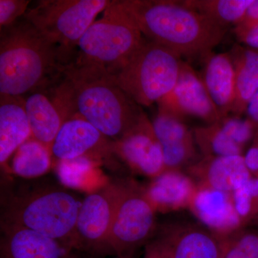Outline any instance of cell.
Here are the masks:
<instances>
[{
  "label": "cell",
  "mask_w": 258,
  "mask_h": 258,
  "mask_svg": "<svg viewBox=\"0 0 258 258\" xmlns=\"http://www.w3.org/2000/svg\"><path fill=\"white\" fill-rule=\"evenodd\" d=\"M224 132L235 144L243 149L251 140H253L257 128L248 118L242 119L235 115H227L218 121Z\"/></svg>",
  "instance_id": "29"
},
{
  "label": "cell",
  "mask_w": 258,
  "mask_h": 258,
  "mask_svg": "<svg viewBox=\"0 0 258 258\" xmlns=\"http://www.w3.org/2000/svg\"><path fill=\"white\" fill-rule=\"evenodd\" d=\"M157 104L159 111L170 113L181 120L186 117H195L211 124L222 118L201 77L184 60L175 86Z\"/></svg>",
  "instance_id": "12"
},
{
  "label": "cell",
  "mask_w": 258,
  "mask_h": 258,
  "mask_svg": "<svg viewBox=\"0 0 258 258\" xmlns=\"http://www.w3.org/2000/svg\"><path fill=\"white\" fill-rule=\"evenodd\" d=\"M52 159L50 149L30 137L15 152L11 171L24 179L40 177L50 171Z\"/></svg>",
  "instance_id": "23"
},
{
  "label": "cell",
  "mask_w": 258,
  "mask_h": 258,
  "mask_svg": "<svg viewBox=\"0 0 258 258\" xmlns=\"http://www.w3.org/2000/svg\"><path fill=\"white\" fill-rule=\"evenodd\" d=\"M152 123L162 149L194 139L193 131L189 130L184 120L166 112L158 110Z\"/></svg>",
  "instance_id": "27"
},
{
  "label": "cell",
  "mask_w": 258,
  "mask_h": 258,
  "mask_svg": "<svg viewBox=\"0 0 258 258\" xmlns=\"http://www.w3.org/2000/svg\"><path fill=\"white\" fill-rule=\"evenodd\" d=\"M144 258H158L156 257V256L153 255L152 254L149 253V252H146L145 251V256H144Z\"/></svg>",
  "instance_id": "36"
},
{
  "label": "cell",
  "mask_w": 258,
  "mask_h": 258,
  "mask_svg": "<svg viewBox=\"0 0 258 258\" xmlns=\"http://www.w3.org/2000/svg\"><path fill=\"white\" fill-rule=\"evenodd\" d=\"M233 32L240 43L244 44L249 49L258 51V23L250 25L239 24L235 26Z\"/></svg>",
  "instance_id": "31"
},
{
  "label": "cell",
  "mask_w": 258,
  "mask_h": 258,
  "mask_svg": "<svg viewBox=\"0 0 258 258\" xmlns=\"http://www.w3.org/2000/svg\"><path fill=\"white\" fill-rule=\"evenodd\" d=\"M31 137L52 152V144L62 124L76 115L72 95L63 76L47 89L24 98Z\"/></svg>",
  "instance_id": "11"
},
{
  "label": "cell",
  "mask_w": 258,
  "mask_h": 258,
  "mask_svg": "<svg viewBox=\"0 0 258 258\" xmlns=\"http://www.w3.org/2000/svg\"><path fill=\"white\" fill-rule=\"evenodd\" d=\"M126 180H107L83 199L75 227V250L93 258L112 254L108 237Z\"/></svg>",
  "instance_id": "8"
},
{
  "label": "cell",
  "mask_w": 258,
  "mask_h": 258,
  "mask_svg": "<svg viewBox=\"0 0 258 258\" xmlns=\"http://www.w3.org/2000/svg\"><path fill=\"white\" fill-rule=\"evenodd\" d=\"M99 161L83 157L56 161L55 173L61 184L71 189L92 192L102 186L98 166Z\"/></svg>",
  "instance_id": "22"
},
{
  "label": "cell",
  "mask_w": 258,
  "mask_h": 258,
  "mask_svg": "<svg viewBox=\"0 0 258 258\" xmlns=\"http://www.w3.org/2000/svg\"><path fill=\"white\" fill-rule=\"evenodd\" d=\"M0 258H72L78 251L34 231L1 228Z\"/></svg>",
  "instance_id": "17"
},
{
  "label": "cell",
  "mask_w": 258,
  "mask_h": 258,
  "mask_svg": "<svg viewBox=\"0 0 258 258\" xmlns=\"http://www.w3.org/2000/svg\"><path fill=\"white\" fill-rule=\"evenodd\" d=\"M254 142H257L258 144V129L257 130V132H256L255 135H254L253 140Z\"/></svg>",
  "instance_id": "37"
},
{
  "label": "cell",
  "mask_w": 258,
  "mask_h": 258,
  "mask_svg": "<svg viewBox=\"0 0 258 258\" xmlns=\"http://www.w3.org/2000/svg\"><path fill=\"white\" fill-rule=\"evenodd\" d=\"M81 203L82 200L62 188H40L18 194L2 205L1 228L34 231L74 249Z\"/></svg>",
  "instance_id": "4"
},
{
  "label": "cell",
  "mask_w": 258,
  "mask_h": 258,
  "mask_svg": "<svg viewBox=\"0 0 258 258\" xmlns=\"http://www.w3.org/2000/svg\"><path fill=\"white\" fill-rule=\"evenodd\" d=\"M203 60L200 77L222 118H224L232 112L235 99V71L232 57L229 52H211Z\"/></svg>",
  "instance_id": "19"
},
{
  "label": "cell",
  "mask_w": 258,
  "mask_h": 258,
  "mask_svg": "<svg viewBox=\"0 0 258 258\" xmlns=\"http://www.w3.org/2000/svg\"><path fill=\"white\" fill-rule=\"evenodd\" d=\"M122 10L147 40L181 57L201 58L225 37L224 28L177 0H118Z\"/></svg>",
  "instance_id": "2"
},
{
  "label": "cell",
  "mask_w": 258,
  "mask_h": 258,
  "mask_svg": "<svg viewBox=\"0 0 258 258\" xmlns=\"http://www.w3.org/2000/svg\"><path fill=\"white\" fill-rule=\"evenodd\" d=\"M198 187L232 192L252 177L242 155L203 157L186 168Z\"/></svg>",
  "instance_id": "15"
},
{
  "label": "cell",
  "mask_w": 258,
  "mask_h": 258,
  "mask_svg": "<svg viewBox=\"0 0 258 258\" xmlns=\"http://www.w3.org/2000/svg\"><path fill=\"white\" fill-rule=\"evenodd\" d=\"M189 209L217 238L243 227L234 206L232 192L198 187Z\"/></svg>",
  "instance_id": "16"
},
{
  "label": "cell",
  "mask_w": 258,
  "mask_h": 258,
  "mask_svg": "<svg viewBox=\"0 0 258 258\" xmlns=\"http://www.w3.org/2000/svg\"><path fill=\"white\" fill-rule=\"evenodd\" d=\"M247 118L252 121V123L255 125L257 130L258 129V91L254 96L252 97L251 101H249L246 111Z\"/></svg>",
  "instance_id": "33"
},
{
  "label": "cell",
  "mask_w": 258,
  "mask_h": 258,
  "mask_svg": "<svg viewBox=\"0 0 258 258\" xmlns=\"http://www.w3.org/2000/svg\"><path fill=\"white\" fill-rule=\"evenodd\" d=\"M114 258H120V257H114Z\"/></svg>",
  "instance_id": "38"
},
{
  "label": "cell",
  "mask_w": 258,
  "mask_h": 258,
  "mask_svg": "<svg viewBox=\"0 0 258 258\" xmlns=\"http://www.w3.org/2000/svg\"><path fill=\"white\" fill-rule=\"evenodd\" d=\"M137 25L112 1L103 18L89 27L78 44V57L113 72L125 63L143 42Z\"/></svg>",
  "instance_id": "6"
},
{
  "label": "cell",
  "mask_w": 258,
  "mask_h": 258,
  "mask_svg": "<svg viewBox=\"0 0 258 258\" xmlns=\"http://www.w3.org/2000/svg\"><path fill=\"white\" fill-rule=\"evenodd\" d=\"M146 252L158 258H220V244L202 224L177 220L157 226Z\"/></svg>",
  "instance_id": "10"
},
{
  "label": "cell",
  "mask_w": 258,
  "mask_h": 258,
  "mask_svg": "<svg viewBox=\"0 0 258 258\" xmlns=\"http://www.w3.org/2000/svg\"><path fill=\"white\" fill-rule=\"evenodd\" d=\"M182 59L167 47L144 38L124 64L110 72L140 106L158 103L175 86Z\"/></svg>",
  "instance_id": "5"
},
{
  "label": "cell",
  "mask_w": 258,
  "mask_h": 258,
  "mask_svg": "<svg viewBox=\"0 0 258 258\" xmlns=\"http://www.w3.org/2000/svg\"><path fill=\"white\" fill-rule=\"evenodd\" d=\"M30 3L28 0H0V28L9 26L24 16Z\"/></svg>",
  "instance_id": "30"
},
{
  "label": "cell",
  "mask_w": 258,
  "mask_h": 258,
  "mask_svg": "<svg viewBox=\"0 0 258 258\" xmlns=\"http://www.w3.org/2000/svg\"><path fill=\"white\" fill-rule=\"evenodd\" d=\"M77 53L51 42L24 18L1 28L0 94L25 98L47 89Z\"/></svg>",
  "instance_id": "1"
},
{
  "label": "cell",
  "mask_w": 258,
  "mask_h": 258,
  "mask_svg": "<svg viewBox=\"0 0 258 258\" xmlns=\"http://www.w3.org/2000/svg\"><path fill=\"white\" fill-rule=\"evenodd\" d=\"M72 258H93L92 257H90V256H84L83 255V254H79L76 252V254H75V255Z\"/></svg>",
  "instance_id": "35"
},
{
  "label": "cell",
  "mask_w": 258,
  "mask_h": 258,
  "mask_svg": "<svg viewBox=\"0 0 258 258\" xmlns=\"http://www.w3.org/2000/svg\"><path fill=\"white\" fill-rule=\"evenodd\" d=\"M156 214L143 186L127 179L108 237L112 254L120 258H134L157 230Z\"/></svg>",
  "instance_id": "9"
},
{
  "label": "cell",
  "mask_w": 258,
  "mask_h": 258,
  "mask_svg": "<svg viewBox=\"0 0 258 258\" xmlns=\"http://www.w3.org/2000/svg\"><path fill=\"white\" fill-rule=\"evenodd\" d=\"M192 131L195 143L203 157L242 155L243 149L224 132L218 122Z\"/></svg>",
  "instance_id": "25"
},
{
  "label": "cell",
  "mask_w": 258,
  "mask_h": 258,
  "mask_svg": "<svg viewBox=\"0 0 258 258\" xmlns=\"http://www.w3.org/2000/svg\"><path fill=\"white\" fill-rule=\"evenodd\" d=\"M144 189L156 212L168 213L189 208L198 186L183 171L169 170L152 179Z\"/></svg>",
  "instance_id": "18"
},
{
  "label": "cell",
  "mask_w": 258,
  "mask_h": 258,
  "mask_svg": "<svg viewBox=\"0 0 258 258\" xmlns=\"http://www.w3.org/2000/svg\"><path fill=\"white\" fill-rule=\"evenodd\" d=\"M113 152L133 172L151 179L165 171L162 148L146 114L122 138L113 142Z\"/></svg>",
  "instance_id": "13"
},
{
  "label": "cell",
  "mask_w": 258,
  "mask_h": 258,
  "mask_svg": "<svg viewBox=\"0 0 258 258\" xmlns=\"http://www.w3.org/2000/svg\"><path fill=\"white\" fill-rule=\"evenodd\" d=\"M229 53L235 71V99L231 113L241 117L258 91V51L236 43Z\"/></svg>",
  "instance_id": "21"
},
{
  "label": "cell",
  "mask_w": 258,
  "mask_h": 258,
  "mask_svg": "<svg viewBox=\"0 0 258 258\" xmlns=\"http://www.w3.org/2000/svg\"><path fill=\"white\" fill-rule=\"evenodd\" d=\"M246 166L253 177L258 179V144L252 142V146L244 157Z\"/></svg>",
  "instance_id": "32"
},
{
  "label": "cell",
  "mask_w": 258,
  "mask_h": 258,
  "mask_svg": "<svg viewBox=\"0 0 258 258\" xmlns=\"http://www.w3.org/2000/svg\"><path fill=\"white\" fill-rule=\"evenodd\" d=\"M217 240L220 258H258V230L256 229L244 226Z\"/></svg>",
  "instance_id": "26"
},
{
  "label": "cell",
  "mask_w": 258,
  "mask_h": 258,
  "mask_svg": "<svg viewBox=\"0 0 258 258\" xmlns=\"http://www.w3.org/2000/svg\"><path fill=\"white\" fill-rule=\"evenodd\" d=\"M236 212L242 226L258 220V179L252 176L245 184L232 192Z\"/></svg>",
  "instance_id": "28"
},
{
  "label": "cell",
  "mask_w": 258,
  "mask_h": 258,
  "mask_svg": "<svg viewBox=\"0 0 258 258\" xmlns=\"http://www.w3.org/2000/svg\"><path fill=\"white\" fill-rule=\"evenodd\" d=\"M258 23V0H254L242 20V25H250ZM239 25V24H238Z\"/></svg>",
  "instance_id": "34"
},
{
  "label": "cell",
  "mask_w": 258,
  "mask_h": 258,
  "mask_svg": "<svg viewBox=\"0 0 258 258\" xmlns=\"http://www.w3.org/2000/svg\"><path fill=\"white\" fill-rule=\"evenodd\" d=\"M31 137L23 97L0 94V164L5 167L14 153Z\"/></svg>",
  "instance_id": "20"
},
{
  "label": "cell",
  "mask_w": 258,
  "mask_h": 258,
  "mask_svg": "<svg viewBox=\"0 0 258 258\" xmlns=\"http://www.w3.org/2000/svg\"><path fill=\"white\" fill-rule=\"evenodd\" d=\"M112 154L113 141L77 115L62 124L52 147L56 161L87 157L101 163Z\"/></svg>",
  "instance_id": "14"
},
{
  "label": "cell",
  "mask_w": 258,
  "mask_h": 258,
  "mask_svg": "<svg viewBox=\"0 0 258 258\" xmlns=\"http://www.w3.org/2000/svg\"><path fill=\"white\" fill-rule=\"evenodd\" d=\"M108 0H41L23 18L54 43L75 50L83 34L104 12Z\"/></svg>",
  "instance_id": "7"
},
{
  "label": "cell",
  "mask_w": 258,
  "mask_h": 258,
  "mask_svg": "<svg viewBox=\"0 0 258 258\" xmlns=\"http://www.w3.org/2000/svg\"><path fill=\"white\" fill-rule=\"evenodd\" d=\"M76 115L113 142L122 138L146 114L103 66L81 60L78 53L64 71Z\"/></svg>",
  "instance_id": "3"
},
{
  "label": "cell",
  "mask_w": 258,
  "mask_h": 258,
  "mask_svg": "<svg viewBox=\"0 0 258 258\" xmlns=\"http://www.w3.org/2000/svg\"><path fill=\"white\" fill-rule=\"evenodd\" d=\"M186 8L208 17L224 28L242 23L254 0H180Z\"/></svg>",
  "instance_id": "24"
}]
</instances>
